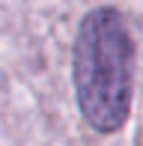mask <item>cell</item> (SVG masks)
I'll return each instance as SVG.
<instances>
[{"instance_id":"6da1fadb","label":"cell","mask_w":143,"mask_h":146,"mask_svg":"<svg viewBox=\"0 0 143 146\" xmlns=\"http://www.w3.org/2000/svg\"><path fill=\"white\" fill-rule=\"evenodd\" d=\"M72 81L83 119L99 134H113L131 113L134 42L116 9H93L72 48Z\"/></svg>"}]
</instances>
